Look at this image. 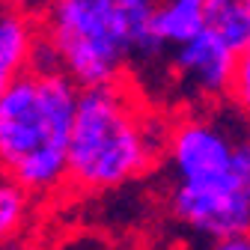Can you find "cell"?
Here are the masks:
<instances>
[{"label": "cell", "instance_id": "6da1fadb", "mask_svg": "<svg viewBox=\"0 0 250 250\" xmlns=\"http://www.w3.org/2000/svg\"><path fill=\"white\" fill-rule=\"evenodd\" d=\"M167 214L211 238L250 235V125L238 113L188 110L167 128Z\"/></svg>", "mask_w": 250, "mask_h": 250}, {"label": "cell", "instance_id": "7a4b0ae2", "mask_svg": "<svg viewBox=\"0 0 250 250\" xmlns=\"http://www.w3.org/2000/svg\"><path fill=\"white\" fill-rule=\"evenodd\" d=\"M158 0H48L39 9L42 45L33 69L62 72L81 89L128 81L131 62L167 51L152 36Z\"/></svg>", "mask_w": 250, "mask_h": 250}, {"label": "cell", "instance_id": "3957f363", "mask_svg": "<svg viewBox=\"0 0 250 250\" xmlns=\"http://www.w3.org/2000/svg\"><path fill=\"white\" fill-rule=\"evenodd\" d=\"M170 122L149 110L134 83L81 89L69 146V188L107 194L137 182L164 158Z\"/></svg>", "mask_w": 250, "mask_h": 250}, {"label": "cell", "instance_id": "277c9868", "mask_svg": "<svg viewBox=\"0 0 250 250\" xmlns=\"http://www.w3.org/2000/svg\"><path fill=\"white\" fill-rule=\"evenodd\" d=\"M81 86L30 69L0 99V173L39 203L69 188V146Z\"/></svg>", "mask_w": 250, "mask_h": 250}, {"label": "cell", "instance_id": "5b68a950", "mask_svg": "<svg viewBox=\"0 0 250 250\" xmlns=\"http://www.w3.org/2000/svg\"><path fill=\"white\" fill-rule=\"evenodd\" d=\"M235 62L238 54L203 30L197 39L170 51V78L191 102L217 104L221 99H229Z\"/></svg>", "mask_w": 250, "mask_h": 250}, {"label": "cell", "instance_id": "8992f818", "mask_svg": "<svg viewBox=\"0 0 250 250\" xmlns=\"http://www.w3.org/2000/svg\"><path fill=\"white\" fill-rule=\"evenodd\" d=\"M39 45L42 30L36 12L0 9V99L18 78L33 69Z\"/></svg>", "mask_w": 250, "mask_h": 250}, {"label": "cell", "instance_id": "52a82bcc", "mask_svg": "<svg viewBox=\"0 0 250 250\" xmlns=\"http://www.w3.org/2000/svg\"><path fill=\"white\" fill-rule=\"evenodd\" d=\"M208 0H158L152 15V36L164 51H176L206 30Z\"/></svg>", "mask_w": 250, "mask_h": 250}, {"label": "cell", "instance_id": "ba28073f", "mask_svg": "<svg viewBox=\"0 0 250 250\" xmlns=\"http://www.w3.org/2000/svg\"><path fill=\"white\" fill-rule=\"evenodd\" d=\"M206 33L241 54L250 45V0H208Z\"/></svg>", "mask_w": 250, "mask_h": 250}, {"label": "cell", "instance_id": "9c48e42d", "mask_svg": "<svg viewBox=\"0 0 250 250\" xmlns=\"http://www.w3.org/2000/svg\"><path fill=\"white\" fill-rule=\"evenodd\" d=\"M39 208V200L30 197L21 185L0 173V244L24 238Z\"/></svg>", "mask_w": 250, "mask_h": 250}, {"label": "cell", "instance_id": "30bf717a", "mask_svg": "<svg viewBox=\"0 0 250 250\" xmlns=\"http://www.w3.org/2000/svg\"><path fill=\"white\" fill-rule=\"evenodd\" d=\"M229 104L250 119V45L238 54L235 78H232V89H229Z\"/></svg>", "mask_w": 250, "mask_h": 250}, {"label": "cell", "instance_id": "8fae6325", "mask_svg": "<svg viewBox=\"0 0 250 250\" xmlns=\"http://www.w3.org/2000/svg\"><path fill=\"white\" fill-rule=\"evenodd\" d=\"M200 250H250V235H229V238H211Z\"/></svg>", "mask_w": 250, "mask_h": 250}, {"label": "cell", "instance_id": "7c38bea8", "mask_svg": "<svg viewBox=\"0 0 250 250\" xmlns=\"http://www.w3.org/2000/svg\"><path fill=\"white\" fill-rule=\"evenodd\" d=\"M48 3V0H0V9H12V12H36Z\"/></svg>", "mask_w": 250, "mask_h": 250}, {"label": "cell", "instance_id": "4fadbf2b", "mask_svg": "<svg viewBox=\"0 0 250 250\" xmlns=\"http://www.w3.org/2000/svg\"><path fill=\"white\" fill-rule=\"evenodd\" d=\"M0 250H39V244L24 235V238H15V241H6V244H0Z\"/></svg>", "mask_w": 250, "mask_h": 250}]
</instances>
